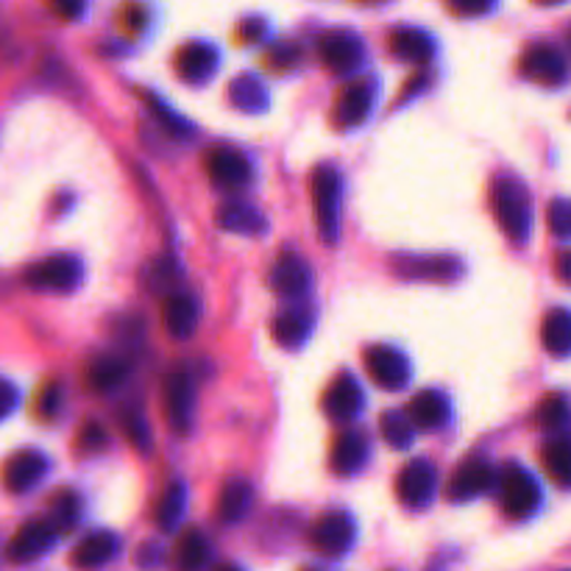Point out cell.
<instances>
[{"label":"cell","mask_w":571,"mask_h":571,"mask_svg":"<svg viewBox=\"0 0 571 571\" xmlns=\"http://www.w3.org/2000/svg\"><path fill=\"white\" fill-rule=\"evenodd\" d=\"M215 571H243V569H240V566H234V563H223V566H218Z\"/></svg>","instance_id":"45"},{"label":"cell","mask_w":571,"mask_h":571,"mask_svg":"<svg viewBox=\"0 0 571 571\" xmlns=\"http://www.w3.org/2000/svg\"><path fill=\"white\" fill-rule=\"evenodd\" d=\"M207 173L218 187L240 190L252 182V162L245 154L232 151V148H218V151H209Z\"/></svg>","instance_id":"10"},{"label":"cell","mask_w":571,"mask_h":571,"mask_svg":"<svg viewBox=\"0 0 571 571\" xmlns=\"http://www.w3.org/2000/svg\"><path fill=\"white\" fill-rule=\"evenodd\" d=\"M209 560V540L202 530H184L179 535L173 555H170V569L173 571H202Z\"/></svg>","instance_id":"20"},{"label":"cell","mask_w":571,"mask_h":571,"mask_svg":"<svg viewBox=\"0 0 571 571\" xmlns=\"http://www.w3.org/2000/svg\"><path fill=\"white\" fill-rule=\"evenodd\" d=\"M393 51L402 59H410V62H427L433 57V45L424 34L402 32L393 37Z\"/></svg>","instance_id":"33"},{"label":"cell","mask_w":571,"mask_h":571,"mask_svg":"<svg viewBox=\"0 0 571 571\" xmlns=\"http://www.w3.org/2000/svg\"><path fill=\"white\" fill-rule=\"evenodd\" d=\"M48 471V458L37 449H23V452L12 454L3 465V485L12 494H26L32 485H37Z\"/></svg>","instance_id":"11"},{"label":"cell","mask_w":571,"mask_h":571,"mask_svg":"<svg viewBox=\"0 0 571 571\" xmlns=\"http://www.w3.org/2000/svg\"><path fill=\"white\" fill-rule=\"evenodd\" d=\"M218 223L227 232H238V234H257L265 232V218L245 202H229L227 207L218 212Z\"/></svg>","instance_id":"27"},{"label":"cell","mask_w":571,"mask_h":571,"mask_svg":"<svg viewBox=\"0 0 571 571\" xmlns=\"http://www.w3.org/2000/svg\"><path fill=\"white\" fill-rule=\"evenodd\" d=\"M309 335V318L299 309H290V313H282L277 320H274V340L284 349H299V345L307 340Z\"/></svg>","instance_id":"30"},{"label":"cell","mask_w":571,"mask_h":571,"mask_svg":"<svg viewBox=\"0 0 571 571\" xmlns=\"http://www.w3.org/2000/svg\"><path fill=\"white\" fill-rule=\"evenodd\" d=\"M365 440L360 433H343L332 446V471L345 477V474H354L360 465L365 463Z\"/></svg>","instance_id":"26"},{"label":"cell","mask_w":571,"mask_h":571,"mask_svg":"<svg viewBox=\"0 0 571 571\" xmlns=\"http://www.w3.org/2000/svg\"><path fill=\"white\" fill-rule=\"evenodd\" d=\"M76 515H78L76 494H73V490H62V494H57V499H53V515H51V524L57 527V533L73 527V524H76Z\"/></svg>","instance_id":"35"},{"label":"cell","mask_w":571,"mask_h":571,"mask_svg":"<svg viewBox=\"0 0 571 571\" xmlns=\"http://www.w3.org/2000/svg\"><path fill=\"white\" fill-rule=\"evenodd\" d=\"M521 73L546 87H558L566 82V59L552 45H535L524 57Z\"/></svg>","instance_id":"13"},{"label":"cell","mask_w":571,"mask_h":571,"mask_svg":"<svg viewBox=\"0 0 571 571\" xmlns=\"http://www.w3.org/2000/svg\"><path fill=\"white\" fill-rule=\"evenodd\" d=\"M57 527L48 519L26 521L23 527L14 533V538L7 546V558L12 563H32V560L42 558L57 540Z\"/></svg>","instance_id":"7"},{"label":"cell","mask_w":571,"mask_h":571,"mask_svg":"<svg viewBox=\"0 0 571 571\" xmlns=\"http://www.w3.org/2000/svg\"><path fill=\"white\" fill-rule=\"evenodd\" d=\"M313 207L324 243H335V240H338V215H340V177L332 165H320V168L315 170Z\"/></svg>","instance_id":"3"},{"label":"cell","mask_w":571,"mask_h":571,"mask_svg":"<svg viewBox=\"0 0 571 571\" xmlns=\"http://www.w3.org/2000/svg\"><path fill=\"white\" fill-rule=\"evenodd\" d=\"M313 284V270L304 263L299 254L288 252L277 259L274 270H270V288L277 290L279 295H288V299H299L304 295Z\"/></svg>","instance_id":"12"},{"label":"cell","mask_w":571,"mask_h":571,"mask_svg":"<svg viewBox=\"0 0 571 571\" xmlns=\"http://www.w3.org/2000/svg\"><path fill=\"white\" fill-rule=\"evenodd\" d=\"M252 499H254L252 485L245 483V479H229V483L220 488V496H218V519L223 521V524H234V521H240L245 513H248Z\"/></svg>","instance_id":"23"},{"label":"cell","mask_w":571,"mask_h":571,"mask_svg":"<svg viewBox=\"0 0 571 571\" xmlns=\"http://www.w3.org/2000/svg\"><path fill=\"white\" fill-rule=\"evenodd\" d=\"M540 488L530 471L510 465L502 474V508L510 519H527L538 510Z\"/></svg>","instance_id":"6"},{"label":"cell","mask_w":571,"mask_h":571,"mask_svg":"<svg viewBox=\"0 0 571 571\" xmlns=\"http://www.w3.org/2000/svg\"><path fill=\"white\" fill-rule=\"evenodd\" d=\"M360 42L352 37H327L320 42V57L335 76H345L360 62Z\"/></svg>","instance_id":"24"},{"label":"cell","mask_w":571,"mask_h":571,"mask_svg":"<svg viewBox=\"0 0 571 571\" xmlns=\"http://www.w3.org/2000/svg\"><path fill=\"white\" fill-rule=\"evenodd\" d=\"M14 408H17V390H14L12 382L0 379V421L7 418Z\"/></svg>","instance_id":"42"},{"label":"cell","mask_w":571,"mask_h":571,"mask_svg":"<svg viewBox=\"0 0 571 571\" xmlns=\"http://www.w3.org/2000/svg\"><path fill=\"white\" fill-rule=\"evenodd\" d=\"M370 104H374V87H370V82H352L338 95V101H335V126H360L368 118Z\"/></svg>","instance_id":"14"},{"label":"cell","mask_w":571,"mask_h":571,"mask_svg":"<svg viewBox=\"0 0 571 571\" xmlns=\"http://www.w3.org/2000/svg\"><path fill=\"white\" fill-rule=\"evenodd\" d=\"M184 502H187V488H184V483H173L165 490V496L157 505V527L162 530V533H170V530L177 527L184 513Z\"/></svg>","instance_id":"31"},{"label":"cell","mask_w":571,"mask_h":571,"mask_svg":"<svg viewBox=\"0 0 571 571\" xmlns=\"http://www.w3.org/2000/svg\"><path fill=\"white\" fill-rule=\"evenodd\" d=\"M229 101L238 109H243V112H263V109L268 107V93H265V87L259 84L257 76L245 73V76L234 78V82L229 84Z\"/></svg>","instance_id":"29"},{"label":"cell","mask_w":571,"mask_h":571,"mask_svg":"<svg viewBox=\"0 0 571 571\" xmlns=\"http://www.w3.org/2000/svg\"><path fill=\"white\" fill-rule=\"evenodd\" d=\"M215 68H218V57H215V51L207 48V45H190V48H184L177 57L179 78H184L190 84L207 82L215 73Z\"/></svg>","instance_id":"22"},{"label":"cell","mask_w":571,"mask_h":571,"mask_svg":"<svg viewBox=\"0 0 571 571\" xmlns=\"http://www.w3.org/2000/svg\"><path fill=\"white\" fill-rule=\"evenodd\" d=\"M566 418H569V404H566L563 396H549L538 408V424L544 429H560Z\"/></svg>","instance_id":"36"},{"label":"cell","mask_w":571,"mask_h":571,"mask_svg":"<svg viewBox=\"0 0 571 571\" xmlns=\"http://www.w3.org/2000/svg\"><path fill=\"white\" fill-rule=\"evenodd\" d=\"M165 329L170 332V338L187 340L190 335L198 327V304H195L193 295L187 293H173L168 295L162 309Z\"/></svg>","instance_id":"19"},{"label":"cell","mask_w":571,"mask_h":571,"mask_svg":"<svg viewBox=\"0 0 571 571\" xmlns=\"http://www.w3.org/2000/svg\"><path fill=\"white\" fill-rule=\"evenodd\" d=\"M365 368L370 379L385 390H402L410 382L408 357L390 345H370L365 352Z\"/></svg>","instance_id":"8"},{"label":"cell","mask_w":571,"mask_h":571,"mask_svg":"<svg viewBox=\"0 0 571 571\" xmlns=\"http://www.w3.org/2000/svg\"><path fill=\"white\" fill-rule=\"evenodd\" d=\"M148 101H151V109H154V114H157L159 120H162V126L168 129L170 134H173V137H179V139H187L190 137V126L187 123H184L182 118H179L177 112H170L168 107H165L162 101H157V98H148Z\"/></svg>","instance_id":"38"},{"label":"cell","mask_w":571,"mask_h":571,"mask_svg":"<svg viewBox=\"0 0 571 571\" xmlns=\"http://www.w3.org/2000/svg\"><path fill=\"white\" fill-rule=\"evenodd\" d=\"M114 555H118V535L109 530H98V533H89L87 538L78 540L70 555V563L78 571H95L107 566Z\"/></svg>","instance_id":"15"},{"label":"cell","mask_w":571,"mask_h":571,"mask_svg":"<svg viewBox=\"0 0 571 571\" xmlns=\"http://www.w3.org/2000/svg\"><path fill=\"white\" fill-rule=\"evenodd\" d=\"M195 408V379L193 368L187 363H177L165 377V413L168 424L179 435H187L193 427Z\"/></svg>","instance_id":"2"},{"label":"cell","mask_w":571,"mask_h":571,"mask_svg":"<svg viewBox=\"0 0 571 571\" xmlns=\"http://www.w3.org/2000/svg\"><path fill=\"white\" fill-rule=\"evenodd\" d=\"M558 277H560V282L563 284H569L571 282V274H569V254H560L558 257Z\"/></svg>","instance_id":"44"},{"label":"cell","mask_w":571,"mask_h":571,"mask_svg":"<svg viewBox=\"0 0 571 571\" xmlns=\"http://www.w3.org/2000/svg\"><path fill=\"white\" fill-rule=\"evenodd\" d=\"M126 363L114 354H101L95 357L87 368V382L89 388L98 390V393H109V390H118L120 385L126 382Z\"/></svg>","instance_id":"25"},{"label":"cell","mask_w":571,"mask_h":571,"mask_svg":"<svg viewBox=\"0 0 571 571\" xmlns=\"http://www.w3.org/2000/svg\"><path fill=\"white\" fill-rule=\"evenodd\" d=\"M82 279V263L70 254H57L26 270V284L42 293H70Z\"/></svg>","instance_id":"4"},{"label":"cell","mask_w":571,"mask_h":571,"mask_svg":"<svg viewBox=\"0 0 571 571\" xmlns=\"http://www.w3.org/2000/svg\"><path fill=\"white\" fill-rule=\"evenodd\" d=\"M544 465H546V474L555 479V483L560 485V488H566L569 485V471H571V449H569V440H552V444L546 446L544 449Z\"/></svg>","instance_id":"32"},{"label":"cell","mask_w":571,"mask_h":571,"mask_svg":"<svg viewBox=\"0 0 571 571\" xmlns=\"http://www.w3.org/2000/svg\"><path fill=\"white\" fill-rule=\"evenodd\" d=\"M404 415H408L415 429H438L449 418V402L440 393H435V390H424V393H418L408 404V413Z\"/></svg>","instance_id":"21"},{"label":"cell","mask_w":571,"mask_h":571,"mask_svg":"<svg viewBox=\"0 0 571 571\" xmlns=\"http://www.w3.org/2000/svg\"><path fill=\"white\" fill-rule=\"evenodd\" d=\"M324 410L335 421H352L363 410V388L349 374H340L324 396Z\"/></svg>","instance_id":"18"},{"label":"cell","mask_w":571,"mask_h":571,"mask_svg":"<svg viewBox=\"0 0 571 571\" xmlns=\"http://www.w3.org/2000/svg\"><path fill=\"white\" fill-rule=\"evenodd\" d=\"M59 404V390L57 388H45L42 399H39V413L51 415Z\"/></svg>","instance_id":"43"},{"label":"cell","mask_w":571,"mask_h":571,"mask_svg":"<svg viewBox=\"0 0 571 571\" xmlns=\"http://www.w3.org/2000/svg\"><path fill=\"white\" fill-rule=\"evenodd\" d=\"M393 265L402 277L429 279V282H452L463 270L454 257H396Z\"/></svg>","instance_id":"17"},{"label":"cell","mask_w":571,"mask_h":571,"mask_svg":"<svg viewBox=\"0 0 571 571\" xmlns=\"http://www.w3.org/2000/svg\"><path fill=\"white\" fill-rule=\"evenodd\" d=\"M162 563V546L159 544H143L137 552V566L143 571H157Z\"/></svg>","instance_id":"41"},{"label":"cell","mask_w":571,"mask_h":571,"mask_svg":"<svg viewBox=\"0 0 571 571\" xmlns=\"http://www.w3.org/2000/svg\"><path fill=\"white\" fill-rule=\"evenodd\" d=\"M415 427L404 413H385L382 415V438L388 440L393 449H408L413 440Z\"/></svg>","instance_id":"34"},{"label":"cell","mask_w":571,"mask_h":571,"mask_svg":"<svg viewBox=\"0 0 571 571\" xmlns=\"http://www.w3.org/2000/svg\"><path fill=\"white\" fill-rule=\"evenodd\" d=\"M494 469L485 460H465L458 471H454L452 483H449V499L452 502H465V499H474V496L485 494V490L494 485Z\"/></svg>","instance_id":"16"},{"label":"cell","mask_w":571,"mask_h":571,"mask_svg":"<svg viewBox=\"0 0 571 571\" xmlns=\"http://www.w3.org/2000/svg\"><path fill=\"white\" fill-rule=\"evenodd\" d=\"M309 544L327 558H340L354 544V521L343 510H329L309 530Z\"/></svg>","instance_id":"5"},{"label":"cell","mask_w":571,"mask_h":571,"mask_svg":"<svg viewBox=\"0 0 571 571\" xmlns=\"http://www.w3.org/2000/svg\"><path fill=\"white\" fill-rule=\"evenodd\" d=\"M104 446H107V429L101 424H95V421L84 424L82 433H78V449L87 454H95L101 452Z\"/></svg>","instance_id":"39"},{"label":"cell","mask_w":571,"mask_h":571,"mask_svg":"<svg viewBox=\"0 0 571 571\" xmlns=\"http://www.w3.org/2000/svg\"><path fill=\"white\" fill-rule=\"evenodd\" d=\"M540 340L544 349L555 357H566L571 349V315L563 307L552 309L544 318V329H540Z\"/></svg>","instance_id":"28"},{"label":"cell","mask_w":571,"mask_h":571,"mask_svg":"<svg viewBox=\"0 0 571 571\" xmlns=\"http://www.w3.org/2000/svg\"><path fill=\"white\" fill-rule=\"evenodd\" d=\"M435 494V469L427 460H413L396 477V496L408 508H424Z\"/></svg>","instance_id":"9"},{"label":"cell","mask_w":571,"mask_h":571,"mask_svg":"<svg viewBox=\"0 0 571 571\" xmlns=\"http://www.w3.org/2000/svg\"><path fill=\"white\" fill-rule=\"evenodd\" d=\"M490 207H494L499 227L521 243L530 238V227H533V207H530V193L521 182L510 177H499L490 187Z\"/></svg>","instance_id":"1"},{"label":"cell","mask_w":571,"mask_h":571,"mask_svg":"<svg viewBox=\"0 0 571 571\" xmlns=\"http://www.w3.org/2000/svg\"><path fill=\"white\" fill-rule=\"evenodd\" d=\"M549 227H552V232L558 234V238H569L571 207L566 198H555V202L549 204Z\"/></svg>","instance_id":"40"},{"label":"cell","mask_w":571,"mask_h":571,"mask_svg":"<svg viewBox=\"0 0 571 571\" xmlns=\"http://www.w3.org/2000/svg\"><path fill=\"white\" fill-rule=\"evenodd\" d=\"M123 429H126L129 440H132L137 449H148V446H151V429H148V421L143 418L139 410H126V413H123Z\"/></svg>","instance_id":"37"}]
</instances>
